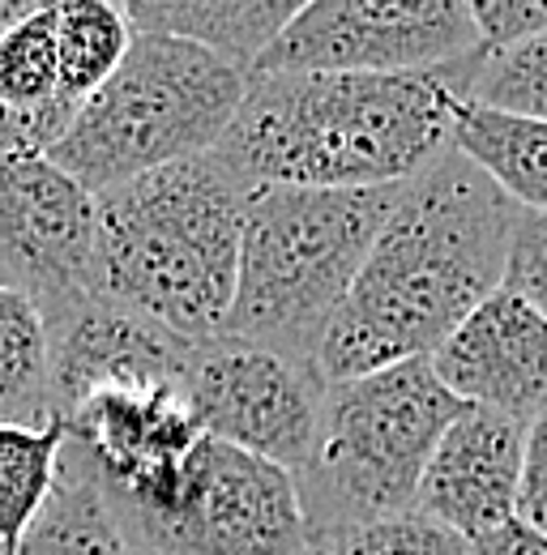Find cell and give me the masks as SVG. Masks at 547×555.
Instances as JSON below:
<instances>
[{"label": "cell", "instance_id": "obj_10", "mask_svg": "<svg viewBox=\"0 0 547 555\" xmlns=\"http://www.w3.org/2000/svg\"><path fill=\"white\" fill-rule=\"evenodd\" d=\"M65 457L103 487L120 521L163 508L205 440L189 398L171 385L90 393L65 415Z\"/></svg>", "mask_w": 547, "mask_h": 555}, {"label": "cell", "instance_id": "obj_5", "mask_svg": "<svg viewBox=\"0 0 547 555\" xmlns=\"http://www.w3.org/2000/svg\"><path fill=\"white\" fill-rule=\"evenodd\" d=\"M249 90V73L198 43L137 30L125 65L86 99L52 163L90 197L171 163L214 154Z\"/></svg>", "mask_w": 547, "mask_h": 555}, {"label": "cell", "instance_id": "obj_23", "mask_svg": "<svg viewBox=\"0 0 547 555\" xmlns=\"http://www.w3.org/2000/svg\"><path fill=\"white\" fill-rule=\"evenodd\" d=\"M326 555H475L471 539L449 530L445 521L410 508L398 517H381L355 530H342L326 543H313Z\"/></svg>", "mask_w": 547, "mask_h": 555}, {"label": "cell", "instance_id": "obj_14", "mask_svg": "<svg viewBox=\"0 0 547 555\" xmlns=\"http://www.w3.org/2000/svg\"><path fill=\"white\" fill-rule=\"evenodd\" d=\"M522 466H526V423L500 411L467 406L441 436L415 508L475 543L518 517Z\"/></svg>", "mask_w": 547, "mask_h": 555}, {"label": "cell", "instance_id": "obj_20", "mask_svg": "<svg viewBox=\"0 0 547 555\" xmlns=\"http://www.w3.org/2000/svg\"><path fill=\"white\" fill-rule=\"evenodd\" d=\"M56 52H61V90L68 107H86L112 73L125 65L137 30L125 4L112 0H56Z\"/></svg>", "mask_w": 547, "mask_h": 555}, {"label": "cell", "instance_id": "obj_2", "mask_svg": "<svg viewBox=\"0 0 547 555\" xmlns=\"http://www.w3.org/2000/svg\"><path fill=\"white\" fill-rule=\"evenodd\" d=\"M449 103L441 73H253L218 154L249 189H398L454 150Z\"/></svg>", "mask_w": 547, "mask_h": 555}, {"label": "cell", "instance_id": "obj_15", "mask_svg": "<svg viewBox=\"0 0 547 555\" xmlns=\"http://www.w3.org/2000/svg\"><path fill=\"white\" fill-rule=\"evenodd\" d=\"M0 116L30 125L48 154L77 116L61 90L56 9L43 0H4L0 9Z\"/></svg>", "mask_w": 547, "mask_h": 555}, {"label": "cell", "instance_id": "obj_25", "mask_svg": "<svg viewBox=\"0 0 547 555\" xmlns=\"http://www.w3.org/2000/svg\"><path fill=\"white\" fill-rule=\"evenodd\" d=\"M505 286L547 317V214L522 209L518 231H513V248H509Z\"/></svg>", "mask_w": 547, "mask_h": 555}, {"label": "cell", "instance_id": "obj_21", "mask_svg": "<svg viewBox=\"0 0 547 555\" xmlns=\"http://www.w3.org/2000/svg\"><path fill=\"white\" fill-rule=\"evenodd\" d=\"M65 418L43 427L0 423V555L17 552L52 500L65 457Z\"/></svg>", "mask_w": 547, "mask_h": 555}, {"label": "cell", "instance_id": "obj_13", "mask_svg": "<svg viewBox=\"0 0 547 555\" xmlns=\"http://www.w3.org/2000/svg\"><path fill=\"white\" fill-rule=\"evenodd\" d=\"M432 372L467 406L500 411L531 427L547 406V317L500 286L441 343Z\"/></svg>", "mask_w": 547, "mask_h": 555}, {"label": "cell", "instance_id": "obj_19", "mask_svg": "<svg viewBox=\"0 0 547 555\" xmlns=\"http://www.w3.org/2000/svg\"><path fill=\"white\" fill-rule=\"evenodd\" d=\"M52 418V343L43 308L0 286V423L43 427Z\"/></svg>", "mask_w": 547, "mask_h": 555}, {"label": "cell", "instance_id": "obj_29", "mask_svg": "<svg viewBox=\"0 0 547 555\" xmlns=\"http://www.w3.org/2000/svg\"><path fill=\"white\" fill-rule=\"evenodd\" d=\"M0 9H4V0H0Z\"/></svg>", "mask_w": 547, "mask_h": 555}, {"label": "cell", "instance_id": "obj_28", "mask_svg": "<svg viewBox=\"0 0 547 555\" xmlns=\"http://www.w3.org/2000/svg\"><path fill=\"white\" fill-rule=\"evenodd\" d=\"M304 555H326V552H321V547H308V552H304Z\"/></svg>", "mask_w": 547, "mask_h": 555}, {"label": "cell", "instance_id": "obj_6", "mask_svg": "<svg viewBox=\"0 0 547 555\" xmlns=\"http://www.w3.org/2000/svg\"><path fill=\"white\" fill-rule=\"evenodd\" d=\"M462 411L467 402L441 385L432 359L334 380L317 453L295 475L308 539L326 543L342 530L410 513L441 436Z\"/></svg>", "mask_w": 547, "mask_h": 555}, {"label": "cell", "instance_id": "obj_7", "mask_svg": "<svg viewBox=\"0 0 547 555\" xmlns=\"http://www.w3.org/2000/svg\"><path fill=\"white\" fill-rule=\"evenodd\" d=\"M120 526L141 555H304L313 547L295 475L209 436L193 449L176 495Z\"/></svg>", "mask_w": 547, "mask_h": 555}, {"label": "cell", "instance_id": "obj_26", "mask_svg": "<svg viewBox=\"0 0 547 555\" xmlns=\"http://www.w3.org/2000/svg\"><path fill=\"white\" fill-rule=\"evenodd\" d=\"M518 517L547 530V406L526 427V466H522Z\"/></svg>", "mask_w": 547, "mask_h": 555}, {"label": "cell", "instance_id": "obj_9", "mask_svg": "<svg viewBox=\"0 0 547 555\" xmlns=\"http://www.w3.org/2000/svg\"><path fill=\"white\" fill-rule=\"evenodd\" d=\"M326 389L317 363L244 338L198 343L185 372V398L209 440L249 449L291 475L317 453Z\"/></svg>", "mask_w": 547, "mask_h": 555}, {"label": "cell", "instance_id": "obj_8", "mask_svg": "<svg viewBox=\"0 0 547 555\" xmlns=\"http://www.w3.org/2000/svg\"><path fill=\"white\" fill-rule=\"evenodd\" d=\"M483 52L467 0H313L253 73H410L454 69Z\"/></svg>", "mask_w": 547, "mask_h": 555}, {"label": "cell", "instance_id": "obj_12", "mask_svg": "<svg viewBox=\"0 0 547 555\" xmlns=\"http://www.w3.org/2000/svg\"><path fill=\"white\" fill-rule=\"evenodd\" d=\"M48 343H52V406L56 418L77 411L90 393L103 389H154L171 385L185 393V372L193 363L198 343L145 321L129 308L81 291L52 312Z\"/></svg>", "mask_w": 547, "mask_h": 555}, {"label": "cell", "instance_id": "obj_18", "mask_svg": "<svg viewBox=\"0 0 547 555\" xmlns=\"http://www.w3.org/2000/svg\"><path fill=\"white\" fill-rule=\"evenodd\" d=\"M9 555H141L120 526L112 500L73 457H61V479L39 521Z\"/></svg>", "mask_w": 547, "mask_h": 555}, {"label": "cell", "instance_id": "obj_22", "mask_svg": "<svg viewBox=\"0 0 547 555\" xmlns=\"http://www.w3.org/2000/svg\"><path fill=\"white\" fill-rule=\"evenodd\" d=\"M441 77L458 99H475L509 116L547 120V35L505 52H475L471 61L441 69Z\"/></svg>", "mask_w": 547, "mask_h": 555}, {"label": "cell", "instance_id": "obj_11", "mask_svg": "<svg viewBox=\"0 0 547 555\" xmlns=\"http://www.w3.org/2000/svg\"><path fill=\"white\" fill-rule=\"evenodd\" d=\"M94 235V197L48 154L0 158V286L52 312L90 291Z\"/></svg>", "mask_w": 547, "mask_h": 555}, {"label": "cell", "instance_id": "obj_17", "mask_svg": "<svg viewBox=\"0 0 547 555\" xmlns=\"http://www.w3.org/2000/svg\"><path fill=\"white\" fill-rule=\"evenodd\" d=\"M449 116L454 150L467 154L513 206L547 214V120L509 116L458 94Z\"/></svg>", "mask_w": 547, "mask_h": 555}, {"label": "cell", "instance_id": "obj_16", "mask_svg": "<svg viewBox=\"0 0 547 555\" xmlns=\"http://www.w3.org/2000/svg\"><path fill=\"white\" fill-rule=\"evenodd\" d=\"M125 9L133 30L198 43L253 77L274 39L291 26V17L304 4L300 0H129Z\"/></svg>", "mask_w": 547, "mask_h": 555}, {"label": "cell", "instance_id": "obj_3", "mask_svg": "<svg viewBox=\"0 0 547 555\" xmlns=\"http://www.w3.org/2000/svg\"><path fill=\"white\" fill-rule=\"evenodd\" d=\"M249 193L218 150L99 193L90 291L189 343L218 338L236 304Z\"/></svg>", "mask_w": 547, "mask_h": 555}, {"label": "cell", "instance_id": "obj_1", "mask_svg": "<svg viewBox=\"0 0 547 555\" xmlns=\"http://www.w3.org/2000/svg\"><path fill=\"white\" fill-rule=\"evenodd\" d=\"M518 218L522 206L458 150L403 184L321 343V376L334 385L432 359L479 304L505 286Z\"/></svg>", "mask_w": 547, "mask_h": 555}, {"label": "cell", "instance_id": "obj_27", "mask_svg": "<svg viewBox=\"0 0 547 555\" xmlns=\"http://www.w3.org/2000/svg\"><path fill=\"white\" fill-rule=\"evenodd\" d=\"M471 547H475V555H547V530L513 517V521L496 526L492 534L475 539Z\"/></svg>", "mask_w": 547, "mask_h": 555}, {"label": "cell", "instance_id": "obj_24", "mask_svg": "<svg viewBox=\"0 0 547 555\" xmlns=\"http://www.w3.org/2000/svg\"><path fill=\"white\" fill-rule=\"evenodd\" d=\"M483 52H505L547 35V0H467Z\"/></svg>", "mask_w": 547, "mask_h": 555}, {"label": "cell", "instance_id": "obj_4", "mask_svg": "<svg viewBox=\"0 0 547 555\" xmlns=\"http://www.w3.org/2000/svg\"><path fill=\"white\" fill-rule=\"evenodd\" d=\"M398 197L403 184L364 193L253 189L244 206L236 304L218 338H244L317 363Z\"/></svg>", "mask_w": 547, "mask_h": 555}]
</instances>
